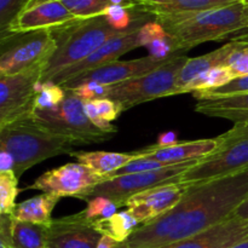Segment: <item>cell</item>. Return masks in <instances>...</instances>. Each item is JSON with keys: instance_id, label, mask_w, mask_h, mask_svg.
Here are the masks:
<instances>
[{"instance_id": "cell-8", "label": "cell", "mask_w": 248, "mask_h": 248, "mask_svg": "<svg viewBox=\"0 0 248 248\" xmlns=\"http://www.w3.org/2000/svg\"><path fill=\"white\" fill-rule=\"evenodd\" d=\"M57 48L52 29L12 33L0 38V75L44 67Z\"/></svg>"}, {"instance_id": "cell-19", "label": "cell", "mask_w": 248, "mask_h": 248, "mask_svg": "<svg viewBox=\"0 0 248 248\" xmlns=\"http://www.w3.org/2000/svg\"><path fill=\"white\" fill-rule=\"evenodd\" d=\"M133 10L153 17L202 11L228 6L240 0H128Z\"/></svg>"}, {"instance_id": "cell-9", "label": "cell", "mask_w": 248, "mask_h": 248, "mask_svg": "<svg viewBox=\"0 0 248 248\" xmlns=\"http://www.w3.org/2000/svg\"><path fill=\"white\" fill-rule=\"evenodd\" d=\"M200 160L182 162V164L171 165L164 169L155 170L149 172H140V173L124 174L108 178L98 186H93L87 194L82 196L81 200L87 201L92 198H107L115 202L119 207L125 206L126 201L131 196L140 194L142 191L165 186V184L181 183L183 173L195 166Z\"/></svg>"}, {"instance_id": "cell-35", "label": "cell", "mask_w": 248, "mask_h": 248, "mask_svg": "<svg viewBox=\"0 0 248 248\" xmlns=\"http://www.w3.org/2000/svg\"><path fill=\"white\" fill-rule=\"evenodd\" d=\"M109 86L97 84V82H85L73 89V91L80 97L84 102L96 101V99L107 98Z\"/></svg>"}, {"instance_id": "cell-22", "label": "cell", "mask_w": 248, "mask_h": 248, "mask_svg": "<svg viewBox=\"0 0 248 248\" xmlns=\"http://www.w3.org/2000/svg\"><path fill=\"white\" fill-rule=\"evenodd\" d=\"M70 156L74 157L77 162L85 165L93 170L99 176L108 178L120 169L140 157V152L136 150L132 153H115V152H72Z\"/></svg>"}, {"instance_id": "cell-10", "label": "cell", "mask_w": 248, "mask_h": 248, "mask_svg": "<svg viewBox=\"0 0 248 248\" xmlns=\"http://www.w3.org/2000/svg\"><path fill=\"white\" fill-rule=\"evenodd\" d=\"M44 67L14 75H0V127L29 118L41 84Z\"/></svg>"}, {"instance_id": "cell-23", "label": "cell", "mask_w": 248, "mask_h": 248, "mask_svg": "<svg viewBox=\"0 0 248 248\" xmlns=\"http://www.w3.org/2000/svg\"><path fill=\"white\" fill-rule=\"evenodd\" d=\"M60 200L61 198L58 196L43 193L17 203L11 216L15 219L23 222L50 224L52 222V212Z\"/></svg>"}, {"instance_id": "cell-2", "label": "cell", "mask_w": 248, "mask_h": 248, "mask_svg": "<svg viewBox=\"0 0 248 248\" xmlns=\"http://www.w3.org/2000/svg\"><path fill=\"white\" fill-rule=\"evenodd\" d=\"M171 39L174 52L188 51L207 41H218L244 33L248 35L246 6L241 1L228 6L154 17Z\"/></svg>"}, {"instance_id": "cell-36", "label": "cell", "mask_w": 248, "mask_h": 248, "mask_svg": "<svg viewBox=\"0 0 248 248\" xmlns=\"http://www.w3.org/2000/svg\"><path fill=\"white\" fill-rule=\"evenodd\" d=\"M94 107L97 109V113L101 116L103 120L111 123V121H115L116 119L120 116V114L123 113V108L116 103L115 101L110 98H102V99H96L93 101Z\"/></svg>"}, {"instance_id": "cell-18", "label": "cell", "mask_w": 248, "mask_h": 248, "mask_svg": "<svg viewBox=\"0 0 248 248\" xmlns=\"http://www.w3.org/2000/svg\"><path fill=\"white\" fill-rule=\"evenodd\" d=\"M218 147V138H206V140H186L177 142L170 147L160 148L156 144L150 145L142 150L143 156L152 157L162 162L166 166L182 164V162L201 160L215 152Z\"/></svg>"}, {"instance_id": "cell-33", "label": "cell", "mask_w": 248, "mask_h": 248, "mask_svg": "<svg viewBox=\"0 0 248 248\" xmlns=\"http://www.w3.org/2000/svg\"><path fill=\"white\" fill-rule=\"evenodd\" d=\"M227 67L235 78L248 75V40L236 39V47L228 60Z\"/></svg>"}, {"instance_id": "cell-17", "label": "cell", "mask_w": 248, "mask_h": 248, "mask_svg": "<svg viewBox=\"0 0 248 248\" xmlns=\"http://www.w3.org/2000/svg\"><path fill=\"white\" fill-rule=\"evenodd\" d=\"M248 240V219L232 216L198 235L159 248H232Z\"/></svg>"}, {"instance_id": "cell-25", "label": "cell", "mask_w": 248, "mask_h": 248, "mask_svg": "<svg viewBox=\"0 0 248 248\" xmlns=\"http://www.w3.org/2000/svg\"><path fill=\"white\" fill-rule=\"evenodd\" d=\"M140 227V223L127 210L125 212H116L108 218L96 220L92 224V228L101 232L103 236L119 242L127 241Z\"/></svg>"}, {"instance_id": "cell-42", "label": "cell", "mask_w": 248, "mask_h": 248, "mask_svg": "<svg viewBox=\"0 0 248 248\" xmlns=\"http://www.w3.org/2000/svg\"><path fill=\"white\" fill-rule=\"evenodd\" d=\"M41 1H45V0H31V2H29L28 7H29V6H31V5L38 4V2H41Z\"/></svg>"}, {"instance_id": "cell-43", "label": "cell", "mask_w": 248, "mask_h": 248, "mask_svg": "<svg viewBox=\"0 0 248 248\" xmlns=\"http://www.w3.org/2000/svg\"><path fill=\"white\" fill-rule=\"evenodd\" d=\"M240 1H241L245 6H248V0H240Z\"/></svg>"}, {"instance_id": "cell-21", "label": "cell", "mask_w": 248, "mask_h": 248, "mask_svg": "<svg viewBox=\"0 0 248 248\" xmlns=\"http://www.w3.org/2000/svg\"><path fill=\"white\" fill-rule=\"evenodd\" d=\"M195 111L210 118L225 119L234 124L248 121V94L199 99Z\"/></svg>"}, {"instance_id": "cell-12", "label": "cell", "mask_w": 248, "mask_h": 248, "mask_svg": "<svg viewBox=\"0 0 248 248\" xmlns=\"http://www.w3.org/2000/svg\"><path fill=\"white\" fill-rule=\"evenodd\" d=\"M149 16V15H147ZM147 16H142L138 19L137 23L128 29L127 31L119 35L114 36V38L109 39L107 43H104L101 47L97 51H94L92 55L85 58L81 62L77 63L74 65L65 68V69L61 70L60 73L52 78L51 81H53L57 85H63L65 81H68L72 78L77 77V75L82 74V73L87 72V70L94 69L101 65L107 64V63L114 62L118 61L125 53L130 52V51L135 50L137 47H142V38H140V29L143 26L148 23Z\"/></svg>"}, {"instance_id": "cell-37", "label": "cell", "mask_w": 248, "mask_h": 248, "mask_svg": "<svg viewBox=\"0 0 248 248\" xmlns=\"http://www.w3.org/2000/svg\"><path fill=\"white\" fill-rule=\"evenodd\" d=\"M177 142H178V140H177L176 132H172V131H170V132L161 133V135L159 136L156 145L160 148H164V147H170V145L176 144Z\"/></svg>"}, {"instance_id": "cell-13", "label": "cell", "mask_w": 248, "mask_h": 248, "mask_svg": "<svg viewBox=\"0 0 248 248\" xmlns=\"http://www.w3.org/2000/svg\"><path fill=\"white\" fill-rule=\"evenodd\" d=\"M176 55H178V53H176ZM176 55L171 56L166 60H156L152 56H147V57L136 58V60L114 61V62L107 63L101 67L77 75L61 86L65 90H73L79 85L85 84V82H97V84L110 86V85L119 84V82L147 74V73L164 65Z\"/></svg>"}, {"instance_id": "cell-39", "label": "cell", "mask_w": 248, "mask_h": 248, "mask_svg": "<svg viewBox=\"0 0 248 248\" xmlns=\"http://www.w3.org/2000/svg\"><path fill=\"white\" fill-rule=\"evenodd\" d=\"M97 248H128V245L127 241L119 242L113 239H109V237L107 236H103Z\"/></svg>"}, {"instance_id": "cell-30", "label": "cell", "mask_w": 248, "mask_h": 248, "mask_svg": "<svg viewBox=\"0 0 248 248\" xmlns=\"http://www.w3.org/2000/svg\"><path fill=\"white\" fill-rule=\"evenodd\" d=\"M86 208L82 210L80 213L91 224V227L96 220L103 219V218H108L110 216L115 215L116 210L119 208V206L115 202H113V201L107 198H102V196L90 199V200L86 201Z\"/></svg>"}, {"instance_id": "cell-3", "label": "cell", "mask_w": 248, "mask_h": 248, "mask_svg": "<svg viewBox=\"0 0 248 248\" xmlns=\"http://www.w3.org/2000/svg\"><path fill=\"white\" fill-rule=\"evenodd\" d=\"M127 31L116 28L107 15L77 19L72 23L52 29L57 41V48L44 68L41 82L51 81L61 70L81 62L98 50L109 39Z\"/></svg>"}, {"instance_id": "cell-46", "label": "cell", "mask_w": 248, "mask_h": 248, "mask_svg": "<svg viewBox=\"0 0 248 248\" xmlns=\"http://www.w3.org/2000/svg\"><path fill=\"white\" fill-rule=\"evenodd\" d=\"M247 36H248V35H247ZM247 36H246V38H247Z\"/></svg>"}, {"instance_id": "cell-40", "label": "cell", "mask_w": 248, "mask_h": 248, "mask_svg": "<svg viewBox=\"0 0 248 248\" xmlns=\"http://www.w3.org/2000/svg\"><path fill=\"white\" fill-rule=\"evenodd\" d=\"M235 217L239 218H245V219H248V196L246 200L240 205V207L235 211L234 213Z\"/></svg>"}, {"instance_id": "cell-41", "label": "cell", "mask_w": 248, "mask_h": 248, "mask_svg": "<svg viewBox=\"0 0 248 248\" xmlns=\"http://www.w3.org/2000/svg\"><path fill=\"white\" fill-rule=\"evenodd\" d=\"M232 248H248V240H246V241L241 242V244L236 245V246L232 247Z\"/></svg>"}, {"instance_id": "cell-27", "label": "cell", "mask_w": 248, "mask_h": 248, "mask_svg": "<svg viewBox=\"0 0 248 248\" xmlns=\"http://www.w3.org/2000/svg\"><path fill=\"white\" fill-rule=\"evenodd\" d=\"M234 74L228 67H217L208 72L202 73L195 79L191 80L186 87L181 91V93H193L195 91H201V90H210L216 89L225 85L230 80L234 79Z\"/></svg>"}, {"instance_id": "cell-31", "label": "cell", "mask_w": 248, "mask_h": 248, "mask_svg": "<svg viewBox=\"0 0 248 248\" xmlns=\"http://www.w3.org/2000/svg\"><path fill=\"white\" fill-rule=\"evenodd\" d=\"M65 90L53 81L41 82L35 97L34 109H52L64 99Z\"/></svg>"}, {"instance_id": "cell-44", "label": "cell", "mask_w": 248, "mask_h": 248, "mask_svg": "<svg viewBox=\"0 0 248 248\" xmlns=\"http://www.w3.org/2000/svg\"><path fill=\"white\" fill-rule=\"evenodd\" d=\"M0 248H10V247H7L6 245H2V244H0Z\"/></svg>"}, {"instance_id": "cell-34", "label": "cell", "mask_w": 248, "mask_h": 248, "mask_svg": "<svg viewBox=\"0 0 248 248\" xmlns=\"http://www.w3.org/2000/svg\"><path fill=\"white\" fill-rule=\"evenodd\" d=\"M140 157L135 159L133 161L128 162L126 166H124L123 169H120L119 171H116L115 173H113L110 177H108V178H113V177H116V176H124V174L155 171V170H160V169H164V167H166V165H164L162 162L157 161V160L152 159V157L143 156L142 150H140Z\"/></svg>"}, {"instance_id": "cell-28", "label": "cell", "mask_w": 248, "mask_h": 248, "mask_svg": "<svg viewBox=\"0 0 248 248\" xmlns=\"http://www.w3.org/2000/svg\"><path fill=\"white\" fill-rule=\"evenodd\" d=\"M18 177L14 171L0 172V215H11L16 207L18 189Z\"/></svg>"}, {"instance_id": "cell-4", "label": "cell", "mask_w": 248, "mask_h": 248, "mask_svg": "<svg viewBox=\"0 0 248 248\" xmlns=\"http://www.w3.org/2000/svg\"><path fill=\"white\" fill-rule=\"evenodd\" d=\"M70 140L43 130L31 116L0 127V150L14 157V172L18 178L31 167L50 159L74 152Z\"/></svg>"}, {"instance_id": "cell-29", "label": "cell", "mask_w": 248, "mask_h": 248, "mask_svg": "<svg viewBox=\"0 0 248 248\" xmlns=\"http://www.w3.org/2000/svg\"><path fill=\"white\" fill-rule=\"evenodd\" d=\"M191 94H193V97L196 101L206 98H222V97L248 94V75L234 78V79L230 80L229 82H227L223 86L216 87V89L195 91Z\"/></svg>"}, {"instance_id": "cell-32", "label": "cell", "mask_w": 248, "mask_h": 248, "mask_svg": "<svg viewBox=\"0 0 248 248\" xmlns=\"http://www.w3.org/2000/svg\"><path fill=\"white\" fill-rule=\"evenodd\" d=\"M31 0H0V35L9 29L12 22L28 7Z\"/></svg>"}, {"instance_id": "cell-14", "label": "cell", "mask_w": 248, "mask_h": 248, "mask_svg": "<svg viewBox=\"0 0 248 248\" xmlns=\"http://www.w3.org/2000/svg\"><path fill=\"white\" fill-rule=\"evenodd\" d=\"M186 186L165 184L131 196L126 201L127 211L140 225L148 224L171 211L183 196Z\"/></svg>"}, {"instance_id": "cell-15", "label": "cell", "mask_w": 248, "mask_h": 248, "mask_svg": "<svg viewBox=\"0 0 248 248\" xmlns=\"http://www.w3.org/2000/svg\"><path fill=\"white\" fill-rule=\"evenodd\" d=\"M102 237L79 212L52 219L46 248H97Z\"/></svg>"}, {"instance_id": "cell-45", "label": "cell", "mask_w": 248, "mask_h": 248, "mask_svg": "<svg viewBox=\"0 0 248 248\" xmlns=\"http://www.w3.org/2000/svg\"><path fill=\"white\" fill-rule=\"evenodd\" d=\"M246 15H247V18H248V6H246Z\"/></svg>"}, {"instance_id": "cell-38", "label": "cell", "mask_w": 248, "mask_h": 248, "mask_svg": "<svg viewBox=\"0 0 248 248\" xmlns=\"http://www.w3.org/2000/svg\"><path fill=\"white\" fill-rule=\"evenodd\" d=\"M14 157L9 153L4 152V150H0V172L14 171Z\"/></svg>"}, {"instance_id": "cell-5", "label": "cell", "mask_w": 248, "mask_h": 248, "mask_svg": "<svg viewBox=\"0 0 248 248\" xmlns=\"http://www.w3.org/2000/svg\"><path fill=\"white\" fill-rule=\"evenodd\" d=\"M84 104L85 102L73 90H65L64 99L57 107L34 109L31 119L43 130L70 140L74 147L102 143L113 138L114 135L101 131L87 118Z\"/></svg>"}, {"instance_id": "cell-24", "label": "cell", "mask_w": 248, "mask_h": 248, "mask_svg": "<svg viewBox=\"0 0 248 248\" xmlns=\"http://www.w3.org/2000/svg\"><path fill=\"white\" fill-rule=\"evenodd\" d=\"M50 224H35L12 217L10 248H46Z\"/></svg>"}, {"instance_id": "cell-7", "label": "cell", "mask_w": 248, "mask_h": 248, "mask_svg": "<svg viewBox=\"0 0 248 248\" xmlns=\"http://www.w3.org/2000/svg\"><path fill=\"white\" fill-rule=\"evenodd\" d=\"M188 58L184 53H178L164 65L147 74L110 85L107 98L115 101L125 111L145 102L170 97L177 77Z\"/></svg>"}, {"instance_id": "cell-6", "label": "cell", "mask_w": 248, "mask_h": 248, "mask_svg": "<svg viewBox=\"0 0 248 248\" xmlns=\"http://www.w3.org/2000/svg\"><path fill=\"white\" fill-rule=\"evenodd\" d=\"M215 152L183 173L181 183L189 186L232 176L248 167V121L235 124L218 136Z\"/></svg>"}, {"instance_id": "cell-26", "label": "cell", "mask_w": 248, "mask_h": 248, "mask_svg": "<svg viewBox=\"0 0 248 248\" xmlns=\"http://www.w3.org/2000/svg\"><path fill=\"white\" fill-rule=\"evenodd\" d=\"M77 18L86 19L106 15L115 6H130L128 0H60Z\"/></svg>"}, {"instance_id": "cell-1", "label": "cell", "mask_w": 248, "mask_h": 248, "mask_svg": "<svg viewBox=\"0 0 248 248\" xmlns=\"http://www.w3.org/2000/svg\"><path fill=\"white\" fill-rule=\"evenodd\" d=\"M248 196V167L223 178L186 186L166 215L140 225L128 248H159L198 235L234 216Z\"/></svg>"}, {"instance_id": "cell-16", "label": "cell", "mask_w": 248, "mask_h": 248, "mask_svg": "<svg viewBox=\"0 0 248 248\" xmlns=\"http://www.w3.org/2000/svg\"><path fill=\"white\" fill-rule=\"evenodd\" d=\"M77 17L60 1V0H45L27 7L17 16L4 34L26 33V31H41V29H55L77 21Z\"/></svg>"}, {"instance_id": "cell-20", "label": "cell", "mask_w": 248, "mask_h": 248, "mask_svg": "<svg viewBox=\"0 0 248 248\" xmlns=\"http://www.w3.org/2000/svg\"><path fill=\"white\" fill-rule=\"evenodd\" d=\"M235 47H236V39L225 44V45L217 48V50L206 53V55L188 58L183 67H182L178 77H177L176 84H174L173 91L171 92V96H177V94L181 93L182 90L191 80H194L202 73L208 72V70L217 67H227L228 60H229L230 55L235 50Z\"/></svg>"}, {"instance_id": "cell-11", "label": "cell", "mask_w": 248, "mask_h": 248, "mask_svg": "<svg viewBox=\"0 0 248 248\" xmlns=\"http://www.w3.org/2000/svg\"><path fill=\"white\" fill-rule=\"evenodd\" d=\"M104 181V177L99 176L90 167L79 162H69L45 172L26 189L39 190L61 199L77 198L81 200L85 194Z\"/></svg>"}]
</instances>
